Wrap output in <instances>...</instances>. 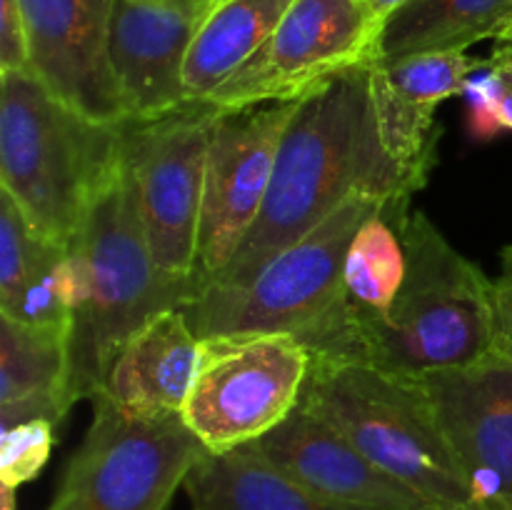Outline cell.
Wrapping results in <instances>:
<instances>
[{
    "instance_id": "cell-1",
    "label": "cell",
    "mask_w": 512,
    "mask_h": 510,
    "mask_svg": "<svg viewBox=\"0 0 512 510\" xmlns=\"http://www.w3.org/2000/svg\"><path fill=\"white\" fill-rule=\"evenodd\" d=\"M420 190L383 148L370 100V60L303 95L280 140L268 198L220 283L250 278L268 258L328 220L355 195L410 203ZM205 280V283H213Z\"/></svg>"
},
{
    "instance_id": "cell-2",
    "label": "cell",
    "mask_w": 512,
    "mask_h": 510,
    "mask_svg": "<svg viewBox=\"0 0 512 510\" xmlns=\"http://www.w3.org/2000/svg\"><path fill=\"white\" fill-rule=\"evenodd\" d=\"M408 255L403 288L388 313L348 325L325 355L400 375H428L483 358L495 348L493 280L450 245L410 203L385 205Z\"/></svg>"
},
{
    "instance_id": "cell-3",
    "label": "cell",
    "mask_w": 512,
    "mask_h": 510,
    "mask_svg": "<svg viewBox=\"0 0 512 510\" xmlns=\"http://www.w3.org/2000/svg\"><path fill=\"white\" fill-rule=\"evenodd\" d=\"M65 283L73 405L103 393L120 348L145 320L163 310L185 308L198 290V278L173 280L155 265L123 158L70 243Z\"/></svg>"
},
{
    "instance_id": "cell-4",
    "label": "cell",
    "mask_w": 512,
    "mask_h": 510,
    "mask_svg": "<svg viewBox=\"0 0 512 510\" xmlns=\"http://www.w3.org/2000/svg\"><path fill=\"white\" fill-rule=\"evenodd\" d=\"M120 170V123L55 98L30 70H0V190L40 235L70 248Z\"/></svg>"
},
{
    "instance_id": "cell-5",
    "label": "cell",
    "mask_w": 512,
    "mask_h": 510,
    "mask_svg": "<svg viewBox=\"0 0 512 510\" xmlns=\"http://www.w3.org/2000/svg\"><path fill=\"white\" fill-rule=\"evenodd\" d=\"M300 405L440 510L473 503L468 478L418 375L390 373L358 360L313 358Z\"/></svg>"
},
{
    "instance_id": "cell-6",
    "label": "cell",
    "mask_w": 512,
    "mask_h": 510,
    "mask_svg": "<svg viewBox=\"0 0 512 510\" xmlns=\"http://www.w3.org/2000/svg\"><path fill=\"white\" fill-rule=\"evenodd\" d=\"M383 200L355 195L328 220L265 260L240 283H200L183 308L198 338L230 333H288L303 343L335 310L343 265L360 225Z\"/></svg>"
},
{
    "instance_id": "cell-7",
    "label": "cell",
    "mask_w": 512,
    "mask_h": 510,
    "mask_svg": "<svg viewBox=\"0 0 512 510\" xmlns=\"http://www.w3.org/2000/svg\"><path fill=\"white\" fill-rule=\"evenodd\" d=\"M205 453L183 413H135L100 393L55 503L63 510H165Z\"/></svg>"
},
{
    "instance_id": "cell-8",
    "label": "cell",
    "mask_w": 512,
    "mask_h": 510,
    "mask_svg": "<svg viewBox=\"0 0 512 510\" xmlns=\"http://www.w3.org/2000/svg\"><path fill=\"white\" fill-rule=\"evenodd\" d=\"M220 108L188 100L150 118L120 120V158L135 185L145 238L160 273L198 278L205 165Z\"/></svg>"
},
{
    "instance_id": "cell-9",
    "label": "cell",
    "mask_w": 512,
    "mask_h": 510,
    "mask_svg": "<svg viewBox=\"0 0 512 510\" xmlns=\"http://www.w3.org/2000/svg\"><path fill=\"white\" fill-rule=\"evenodd\" d=\"M313 355L288 333L200 338L183 418L210 453L263 438L300 405Z\"/></svg>"
},
{
    "instance_id": "cell-10",
    "label": "cell",
    "mask_w": 512,
    "mask_h": 510,
    "mask_svg": "<svg viewBox=\"0 0 512 510\" xmlns=\"http://www.w3.org/2000/svg\"><path fill=\"white\" fill-rule=\"evenodd\" d=\"M380 20L363 0H293L263 48L210 103L235 110L300 100L333 75L373 60Z\"/></svg>"
},
{
    "instance_id": "cell-11",
    "label": "cell",
    "mask_w": 512,
    "mask_h": 510,
    "mask_svg": "<svg viewBox=\"0 0 512 510\" xmlns=\"http://www.w3.org/2000/svg\"><path fill=\"white\" fill-rule=\"evenodd\" d=\"M300 100L223 110L205 165L198 230V285L213 280L253 230L273 180L280 140Z\"/></svg>"
},
{
    "instance_id": "cell-12",
    "label": "cell",
    "mask_w": 512,
    "mask_h": 510,
    "mask_svg": "<svg viewBox=\"0 0 512 510\" xmlns=\"http://www.w3.org/2000/svg\"><path fill=\"white\" fill-rule=\"evenodd\" d=\"M418 378L468 478L473 505L512 510V355L493 348L473 363Z\"/></svg>"
},
{
    "instance_id": "cell-13",
    "label": "cell",
    "mask_w": 512,
    "mask_h": 510,
    "mask_svg": "<svg viewBox=\"0 0 512 510\" xmlns=\"http://www.w3.org/2000/svg\"><path fill=\"white\" fill-rule=\"evenodd\" d=\"M30 73L58 100L100 123L125 120L108 63L113 0H18Z\"/></svg>"
},
{
    "instance_id": "cell-14",
    "label": "cell",
    "mask_w": 512,
    "mask_h": 510,
    "mask_svg": "<svg viewBox=\"0 0 512 510\" xmlns=\"http://www.w3.org/2000/svg\"><path fill=\"white\" fill-rule=\"evenodd\" d=\"M255 448L290 480L325 503L353 510H440L370 463L345 435L298 405Z\"/></svg>"
},
{
    "instance_id": "cell-15",
    "label": "cell",
    "mask_w": 512,
    "mask_h": 510,
    "mask_svg": "<svg viewBox=\"0 0 512 510\" xmlns=\"http://www.w3.org/2000/svg\"><path fill=\"white\" fill-rule=\"evenodd\" d=\"M203 18L150 0H113L108 63L125 118H150L188 103L185 60Z\"/></svg>"
},
{
    "instance_id": "cell-16",
    "label": "cell",
    "mask_w": 512,
    "mask_h": 510,
    "mask_svg": "<svg viewBox=\"0 0 512 510\" xmlns=\"http://www.w3.org/2000/svg\"><path fill=\"white\" fill-rule=\"evenodd\" d=\"M483 60L468 53H428L370 60V100L383 148L418 188L435 163V110L465 93Z\"/></svg>"
},
{
    "instance_id": "cell-17",
    "label": "cell",
    "mask_w": 512,
    "mask_h": 510,
    "mask_svg": "<svg viewBox=\"0 0 512 510\" xmlns=\"http://www.w3.org/2000/svg\"><path fill=\"white\" fill-rule=\"evenodd\" d=\"M198 358L200 338L183 308L163 310L125 340L103 393L135 413H183Z\"/></svg>"
},
{
    "instance_id": "cell-18",
    "label": "cell",
    "mask_w": 512,
    "mask_h": 510,
    "mask_svg": "<svg viewBox=\"0 0 512 510\" xmlns=\"http://www.w3.org/2000/svg\"><path fill=\"white\" fill-rule=\"evenodd\" d=\"M70 325H30L0 315V433L28 420L58 425L68 395Z\"/></svg>"
},
{
    "instance_id": "cell-19",
    "label": "cell",
    "mask_w": 512,
    "mask_h": 510,
    "mask_svg": "<svg viewBox=\"0 0 512 510\" xmlns=\"http://www.w3.org/2000/svg\"><path fill=\"white\" fill-rule=\"evenodd\" d=\"M385 208V205H383ZM380 208L355 233L343 265L340 300L333 313L303 340L310 355H325L348 325L388 313L403 288L408 255L393 218Z\"/></svg>"
},
{
    "instance_id": "cell-20",
    "label": "cell",
    "mask_w": 512,
    "mask_h": 510,
    "mask_svg": "<svg viewBox=\"0 0 512 510\" xmlns=\"http://www.w3.org/2000/svg\"><path fill=\"white\" fill-rule=\"evenodd\" d=\"M512 0H405L380 20L373 60L465 53L480 40H503Z\"/></svg>"
},
{
    "instance_id": "cell-21",
    "label": "cell",
    "mask_w": 512,
    "mask_h": 510,
    "mask_svg": "<svg viewBox=\"0 0 512 510\" xmlns=\"http://www.w3.org/2000/svg\"><path fill=\"white\" fill-rule=\"evenodd\" d=\"M183 488L193 510H353L300 488L253 443L225 453L208 450Z\"/></svg>"
},
{
    "instance_id": "cell-22",
    "label": "cell",
    "mask_w": 512,
    "mask_h": 510,
    "mask_svg": "<svg viewBox=\"0 0 512 510\" xmlns=\"http://www.w3.org/2000/svg\"><path fill=\"white\" fill-rule=\"evenodd\" d=\"M293 0H220L185 60L188 100H210L273 35Z\"/></svg>"
},
{
    "instance_id": "cell-23",
    "label": "cell",
    "mask_w": 512,
    "mask_h": 510,
    "mask_svg": "<svg viewBox=\"0 0 512 510\" xmlns=\"http://www.w3.org/2000/svg\"><path fill=\"white\" fill-rule=\"evenodd\" d=\"M68 248L35 230L13 198L0 190V310L18 303L25 290L53 273Z\"/></svg>"
},
{
    "instance_id": "cell-24",
    "label": "cell",
    "mask_w": 512,
    "mask_h": 510,
    "mask_svg": "<svg viewBox=\"0 0 512 510\" xmlns=\"http://www.w3.org/2000/svg\"><path fill=\"white\" fill-rule=\"evenodd\" d=\"M55 445V423L28 420L0 433V483L18 490L45 468Z\"/></svg>"
},
{
    "instance_id": "cell-25",
    "label": "cell",
    "mask_w": 512,
    "mask_h": 510,
    "mask_svg": "<svg viewBox=\"0 0 512 510\" xmlns=\"http://www.w3.org/2000/svg\"><path fill=\"white\" fill-rule=\"evenodd\" d=\"M0 70H30L28 35L18 0H0Z\"/></svg>"
},
{
    "instance_id": "cell-26",
    "label": "cell",
    "mask_w": 512,
    "mask_h": 510,
    "mask_svg": "<svg viewBox=\"0 0 512 510\" xmlns=\"http://www.w3.org/2000/svg\"><path fill=\"white\" fill-rule=\"evenodd\" d=\"M495 348L512 355V243L500 250V273L493 280Z\"/></svg>"
},
{
    "instance_id": "cell-27",
    "label": "cell",
    "mask_w": 512,
    "mask_h": 510,
    "mask_svg": "<svg viewBox=\"0 0 512 510\" xmlns=\"http://www.w3.org/2000/svg\"><path fill=\"white\" fill-rule=\"evenodd\" d=\"M490 125H493V133L500 128L512 130V85L505 83V80L500 83L498 95L493 100V108H490Z\"/></svg>"
},
{
    "instance_id": "cell-28",
    "label": "cell",
    "mask_w": 512,
    "mask_h": 510,
    "mask_svg": "<svg viewBox=\"0 0 512 510\" xmlns=\"http://www.w3.org/2000/svg\"><path fill=\"white\" fill-rule=\"evenodd\" d=\"M490 68L512 85V40H498V48L490 55Z\"/></svg>"
},
{
    "instance_id": "cell-29",
    "label": "cell",
    "mask_w": 512,
    "mask_h": 510,
    "mask_svg": "<svg viewBox=\"0 0 512 510\" xmlns=\"http://www.w3.org/2000/svg\"><path fill=\"white\" fill-rule=\"evenodd\" d=\"M150 3L168 5V8L190 10V13H203V15H208L210 10H213V5L218 3V0H150Z\"/></svg>"
},
{
    "instance_id": "cell-30",
    "label": "cell",
    "mask_w": 512,
    "mask_h": 510,
    "mask_svg": "<svg viewBox=\"0 0 512 510\" xmlns=\"http://www.w3.org/2000/svg\"><path fill=\"white\" fill-rule=\"evenodd\" d=\"M363 3L368 5V8L373 10L375 15H380V18H385V15L393 13V10L398 8V5H403L405 0H363Z\"/></svg>"
},
{
    "instance_id": "cell-31",
    "label": "cell",
    "mask_w": 512,
    "mask_h": 510,
    "mask_svg": "<svg viewBox=\"0 0 512 510\" xmlns=\"http://www.w3.org/2000/svg\"><path fill=\"white\" fill-rule=\"evenodd\" d=\"M0 510H18V505H15V488H10V485H3V495H0Z\"/></svg>"
},
{
    "instance_id": "cell-32",
    "label": "cell",
    "mask_w": 512,
    "mask_h": 510,
    "mask_svg": "<svg viewBox=\"0 0 512 510\" xmlns=\"http://www.w3.org/2000/svg\"><path fill=\"white\" fill-rule=\"evenodd\" d=\"M455 510H483V508H478V505L470 503V505H463V508H455Z\"/></svg>"
},
{
    "instance_id": "cell-33",
    "label": "cell",
    "mask_w": 512,
    "mask_h": 510,
    "mask_svg": "<svg viewBox=\"0 0 512 510\" xmlns=\"http://www.w3.org/2000/svg\"><path fill=\"white\" fill-rule=\"evenodd\" d=\"M48 510H63V508H60V505L58 503H55V500H53V505H50V508Z\"/></svg>"
},
{
    "instance_id": "cell-34",
    "label": "cell",
    "mask_w": 512,
    "mask_h": 510,
    "mask_svg": "<svg viewBox=\"0 0 512 510\" xmlns=\"http://www.w3.org/2000/svg\"><path fill=\"white\" fill-rule=\"evenodd\" d=\"M503 40H512V25H510V30H508V35H505Z\"/></svg>"
},
{
    "instance_id": "cell-35",
    "label": "cell",
    "mask_w": 512,
    "mask_h": 510,
    "mask_svg": "<svg viewBox=\"0 0 512 510\" xmlns=\"http://www.w3.org/2000/svg\"><path fill=\"white\" fill-rule=\"evenodd\" d=\"M218 3H220V0H218Z\"/></svg>"
}]
</instances>
